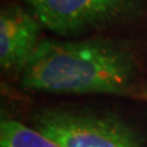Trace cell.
<instances>
[{
	"mask_svg": "<svg viewBox=\"0 0 147 147\" xmlns=\"http://www.w3.org/2000/svg\"><path fill=\"white\" fill-rule=\"evenodd\" d=\"M1 147H60L38 129L23 125L16 120H3L0 124Z\"/></svg>",
	"mask_w": 147,
	"mask_h": 147,
	"instance_id": "cell-5",
	"label": "cell"
},
{
	"mask_svg": "<svg viewBox=\"0 0 147 147\" xmlns=\"http://www.w3.org/2000/svg\"><path fill=\"white\" fill-rule=\"evenodd\" d=\"M41 22L15 4L0 12V65L5 71H23L40 45Z\"/></svg>",
	"mask_w": 147,
	"mask_h": 147,
	"instance_id": "cell-4",
	"label": "cell"
},
{
	"mask_svg": "<svg viewBox=\"0 0 147 147\" xmlns=\"http://www.w3.org/2000/svg\"><path fill=\"white\" fill-rule=\"evenodd\" d=\"M138 78L135 57L112 40H41L22 71L27 90L69 94L129 93Z\"/></svg>",
	"mask_w": 147,
	"mask_h": 147,
	"instance_id": "cell-1",
	"label": "cell"
},
{
	"mask_svg": "<svg viewBox=\"0 0 147 147\" xmlns=\"http://www.w3.org/2000/svg\"><path fill=\"white\" fill-rule=\"evenodd\" d=\"M33 121L36 129L60 147H143L136 131L113 115L45 109Z\"/></svg>",
	"mask_w": 147,
	"mask_h": 147,
	"instance_id": "cell-2",
	"label": "cell"
},
{
	"mask_svg": "<svg viewBox=\"0 0 147 147\" xmlns=\"http://www.w3.org/2000/svg\"><path fill=\"white\" fill-rule=\"evenodd\" d=\"M42 26L59 36H76L135 18L140 0H25Z\"/></svg>",
	"mask_w": 147,
	"mask_h": 147,
	"instance_id": "cell-3",
	"label": "cell"
}]
</instances>
